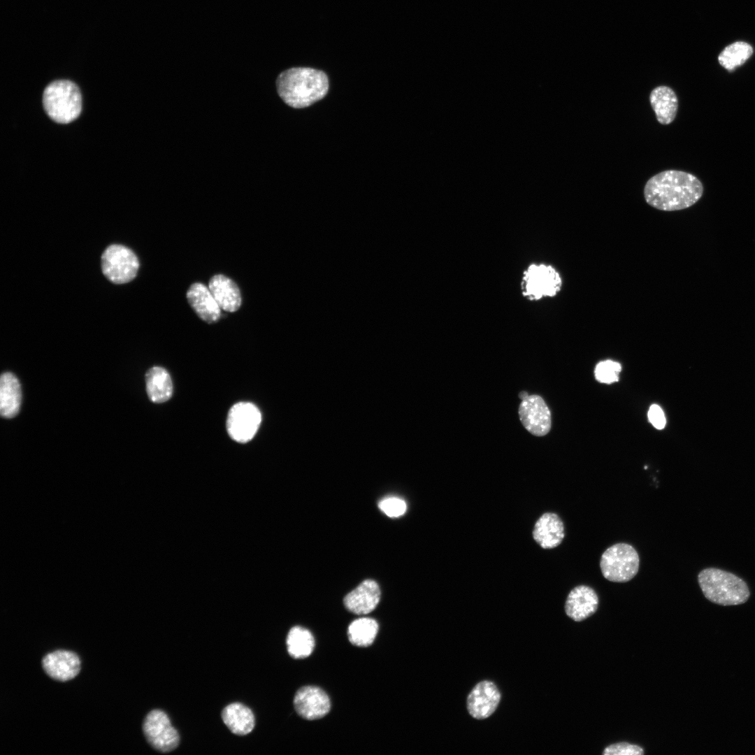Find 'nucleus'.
I'll list each match as a JSON object with an SVG mask.
<instances>
[{"label":"nucleus","mask_w":755,"mask_h":755,"mask_svg":"<svg viewBox=\"0 0 755 755\" xmlns=\"http://www.w3.org/2000/svg\"><path fill=\"white\" fill-rule=\"evenodd\" d=\"M703 187L693 175L677 170L659 173L647 180L644 197L652 207L663 211L680 210L695 204Z\"/></svg>","instance_id":"1"},{"label":"nucleus","mask_w":755,"mask_h":755,"mask_svg":"<svg viewBox=\"0 0 755 755\" xmlns=\"http://www.w3.org/2000/svg\"><path fill=\"white\" fill-rule=\"evenodd\" d=\"M276 86L280 98L289 106L301 108L322 99L329 89V79L322 71L294 67L281 73Z\"/></svg>","instance_id":"2"},{"label":"nucleus","mask_w":755,"mask_h":755,"mask_svg":"<svg viewBox=\"0 0 755 755\" xmlns=\"http://www.w3.org/2000/svg\"><path fill=\"white\" fill-rule=\"evenodd\" d=\"M698 579L705 597L718 605H740L745 603L750 595L745 582L720 569H704L698 574Z\"/></svg>","instance_id":"3"},{"label":"nucleus","mask_w":755,"mask_h":755,"mask_svg":"<svg viewBox=\"0 0 755 755\" xmlns=\"http://www.w3.org/2000/svg\"><path fill=\"white\" fill-rule=\"evenodd\" d=\"M43 103L46 113L52 120L57 123H69L81 112V94L71 81L55 80L45 87Z\"/></svg>","instance_id":"4"},{"label":"nucleus","mask_w":755,"mask_h":755,"mask_svg":"<svg viewBox=\"0 0 755 755\" xmlns=\"http://www.w3.org/2000/svg\"><path fill=\"white\" fill-rule=\"evenodd\" d=\"M640 558L636 549L625 542L616 543L602 554L600 568L604 577L614 582H626L638 572Z\"/></svg>","instance_id":"5"},{"label":"nucleus","mask_w":755,"mask_h":755,"mask_svg":"<svg viewBox=\"0 0 755 755\" xmlns=\"http://www.w3.org/2000/svg\"><path fill=\"white\" fill-rule=\"evenodd\" d=\"M562 279L551 265L531 264L524 271L521 282L522 295L530 301L555 296L561 290Z\"/></svg>","instance_id":"6"},{"label":"nucleus","mask_w":755,"mask_h":755,"mask_svg":"<svg viewBox=\"0 0 755 755\" xmlns=\"http://www.w3.org/2000/svg\"><path fill=\"white\" fill-rule=\"evenodd\" d=\"M102 271L112 282L124 284L136 276L139 262L134 252L120 245H112L106 248L101 257Z\"/></svg>","instance_id":"7"},{"label":"nucleus","mask_w":755,"mask_h":755,"mask_svg":"<svg viewBox=\"0 0 755 755\" xmlns=\"http://www.w3.org/2000/svg\"><path fill=\"white\" fill-rule=\"evenodd\" d=\"M261 422L258 408L249 402H239L229 410L226 418V430L234 441L245 443L251 440L257 433Z\"/></svg>","instance_id":"8"},{"label":"nucleus","mask_w":755,"mask_h":755,"mask_svg":"<svg viewBox=\"0 0 755 755\" xmlns=\"http://www.w3.org/2000/svg\"><path fill=\"white\" fill-rule=\"evenodd\" d=\"M143 731L151 747L160 752H171L178 746L179 734L162 710H153L147 714Z\"/></svg>","instance_id":"9"},{"label":"nucleus","mask_w":755,"mask_h":755,"mask_svg":"<svg viewBox=\"0 0 755 755\" xmlns=\"http://www.w3.org/2000/svg\"><path fill=\"white\" fill-rule=\"evenodd\" d=\"M518 412L524 427L531 434L544 436L549 432L552 426L551 412L541 396L528 395L522 400Z\"/></svg>","instance_id":"10"},{"label":"nucleus","mask_w":755,"mask_h":755,"mask_svg":"<svg viewBox=\"0 0 755 755\" xmlns=\"http://www.w3.org/2000/svg\"><path fill=\"white\" fill-rule=\"evenodd\" d=\"M501 699L497 686L493 682L484 680L477 683L468 694L467 710L473 718L484 719L496 710Z\"/></svg>","instance_id":"11"},{"label":"nucleus","mask_w":755,"mask_h":755,"mask_svg":"<svg viewBox=\"0 0 755 755\" xmlns=\"http://www.w3.org/2000/svg\"><path fill=\"white\" fill-rule=\"evenodd\" d=\"M294 706L301 717L315 720L324 717L331 708L328 695L320 688L304 686L295 694Z\"/></svg>","instance_id":"12"},{"label":"nucleus","mask_w":755,"mask_h":755,"mask_svg":"<svg viewBox=\"0 0 755 755\" xmlns=\"http://www.w3.org/2000/svg\"><path fill=\"white\" fill-rule=\"evenodd\" d=\"M41 664L45 673L52 679L65 682L74 678L80 672V660L73 652L56 650L43 656Z\"/></svg>","instance_id":"13"},{"label":"nucleus","mask_w":755,"mask_h":755,"mask_svg":"<svg viewBox=\"0 0 755 755\" xmlns=\"http://www.w3.org/2000/svg\"><path fill=\"white\" fill-rule=\"evenodd\" d=\"M598 603V596L593 588L587 585H579L568 594L565 603V612L573 620L581 621L596 612Z\"/></svg>","instance_id":"14"},{"label":"nucleus","mask_w":755,"mask_h":755,"mask_svg":"<svg viewBox=\"0 0 755 755\" xmlns=\"http://www.w3.org/2000/svg\"><path fill=\"white\" fill-rule=\"evenodd\" d=\"M380 599V589L376 582L366 580L344 598L346 608L351 612L362 615L372 612Z\"/></svg>","instance_id":"15"},{"label":"nucleus","mask_w":755,"mask_h":755,"mask_svg":"<svg viewBox=\"0 0 755 755\" xmlns=\"http://www.w3.org/2000/svg\"><path fill=\"white\" fill-rule=\"evenodd\" d=\"M187 299L197 315L206 322L215 323L220 318V307L209 288L203 284L196 282L190 285Z\"/></svg>","instance_id":"16"},{"label":"nucleus","mask_w":755,"mask_h":755,"mask_svg":"<svg viewBox=\"0 0 755 755\" xmlns=\"http://www.w3.org/2000/svg\"><path fill=\"white\" fill-rule=\"evenodd\" d=\"M564 536L563 522L556 514L552 512L541 515L533 531V539L544 549L559 546Z\"/></svg>","instance_id":"17"},{"label":"nucleus","mask_w":755,"mask_h":755,"mask_svg":"<svg viewBox=\"0 0 755 755\" xmlns=\"http://www.w3.org/2000/svg\"><path fill=\"white\" fill-rule=\"evenodd\" d=\"M208 288L220 308L231 312L239 309L240 292L231 279L222 274L215 275L210 280Z\"/></svg>","instance_id":"18"},{"label":"nucleus","mask_w":755,"mask_h":755,"mask_svg":"<svg viewBox=\"0 0 755 755\" xmlns=\"http://www.w3.org/2000/svg\"><path fill=\"white\" fill-rule=\"evenodd\" d=\"M649 101L656 120L661 124H669L675 118L678 108L677 97L669 87L661 85L650 93Z\"/></svg>","instance_id":"19"},{"label":"nucleus","mask_w":755,"mask_h":755,"mask_svg":"<svg viewBox=\"0 0 755 755\" xmlns=\"http://www.w3.org/2000/svg\"><path fill=\"white\" fill-rule=\"evenodd\" d=\"M22 401L20 384L11 373L6 372L0 380V413L5 418H12L19 412Z\"/></svg>","instance_id":"20"},{"label":"nucleus","mask_w":755,"mask_h":755,"mask_svg":"<svg viewBox=\"0 0 755 755\" xmlns=\"http://www.w3.org/2000/svg\"><path fill=\"white\" fill-rule=\"evenodd\" d=\"M222 719L227 728L235 735H245L255 725L252 710L240 703L229 704L222 712Z\"/></svg>","instance_id":"21"},{"label":"nucleus","mask_w":755,"mask_h":755,"mask_svg":"<svg viewBox=\"0 0 755 755\" xmlns=\"http://www.w3.org/2000/svg\"><path fill=\"white\" fill-rule=\"evenodd\" d=\"M145 381L148 397L153 403H164L172 396L173 383L165 368L160 366L151 368L146 373Z\"/></svg>","instance_id":"22"},{"label":"nucleus","mask_w":755,"mask_h":755,"mask_svg":"<svg viewBox=\"0 0 755 755\" xmlns=\"http://www.w3.org/2000/svg\"><path fill=\"white\" fill-rule=\"evenodd\" d=\"M286 642L289 654L296 659L310 656L315 647L312 633L301 626H294L289 630Z\"/></svg>","instance_id":"23"},{"label":"nucleus","mask_w":755,"mask_h":755,"mask_svg":"<svg viewBox=\"0 0 755 755\" xmlns=\"http://www.w3.org/2000/svg\"><path fill=\"white\" fill-rule=\"evenodd\" d=\"M378 632V624L375 619L362 617L352 621L347 629L350 642L356 646L371 645Z\"/></svg>","instance_id":"24"},{"label":"nucleus","mask_w":755,"mask_h":755,"mask_svg":"<svg viewBox=\"0 0 755 755\" xmlns=\"http://www.w3.org/2000/svg\"><path fill=\"white\" fill-rule=\"evenodd\" d=\"M752 53L753 48L749 44L738 41L726 47L719 54L718 61L724 68L732 71L742 65Z\"/></svg>","instance_id":"25"},{"label":"nucleus","mask_w":755,"mask_h":755,"mask_svg":"<svg viewBox=\"0 0 755 755\" xmlns=\"http://www.w3.org/2000/svg\"><path fill=\"white\" fill-rule=\"evenodd\" d=\"M621 371L619 363L606 360L598 363L595 368L596 380L602 383L610 384L618 381Z\"/></svg>","instance_id":"26"},{"label":"nucleus","mask_w":755,"mask_h":755,"mask_svg":"<svg viewBox=\"0 0 755 755\" xmlns=\"http://www.w3.org/2000/svg\"><path fill=\"white\" fill-rule=\"evenodd\" d=\"M380 509L390 517H397L403 515L406 510L405 502L398 498L390 497L379 503Z\"/></svg>","instance_id":"27"},{"label":"nucleus","mask_w":755,"mask_h":755,"mask_svg":"<svg viewBox=\"0 0 755 755\" xmlns=\"http://www.w3.org/2000/svg\"><path fill=\"white\" fill-rule=\"evenodd\" d=\"M643 749L637 745L621 742L610 745L605 748L603 755H642Z\"/></svg>","instance_id":"28"},{"label":"nucleus","mask_w":755,"mask_h":755,"mask_svg":"<svg viewBox=\"0 0 755 755\" xmlns=\"http://www.w3.org/2000/svg\"><path fill=\"white\" fill-rule=\"evenodd\" d=\"M648 419L650 423L657 429H663L666 424V419L662 409L658 405H652L648 411Z\"/></svg>","instance_id":"29"},{"label":"nucleus","mask_w":755,"mask_h":755,"mask_svg":"<svg viewBox=\"0 0 755 755\" xmlns=\"http://www.w3.org/2000/svg\"><path fill=\"white\" fill-rule=\"evenodd\" d=\"M528 396V393H527V392H526V391H522V392H520V393L519 394V398H521L522 400H524V398H526V397H527Z\"/></svg>","instance_id":"30"}]
</instances>
